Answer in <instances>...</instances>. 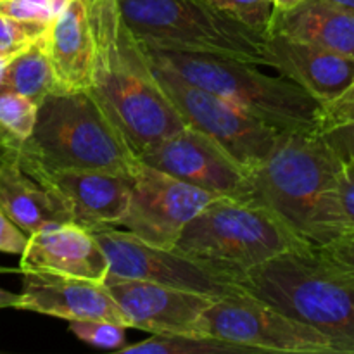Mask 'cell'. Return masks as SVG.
Wrapping results in <instances>:
<instances>
[{"label":"cell","mask_w":354,"mask_h":354,"mask_svg":"<svg viewBox=\"0 0 354 354\" xmlns=\"http://www.w3.org/2000/svg\"><path fill=\"white\" fill-rule=\"evenodd\" d=\"M311 245L256 199L216 196L183 228L176 251L242 273L292 249Z\"/></svg>","instance_id":"obj_7"},{"label":"cell","mask_w":354,"mask_h":354,"mask_svg":"<svg viewBox=\"0 0 354 354\" xmlns=\"http://www.w3.org/2000/svg\"><path fill=\"white\" fill-rule=\"evenodd\" d=\"M95 41L90 92L138 156L187 127L159 86L144 50L121 17L118 0H82Z\"/></svg>","instance_id":"obj_1"},{"label":"cell","mask_w":354,"mask_h":354,"mask_svg":"<svg viewBox=\"0 0 354 354\" xmlns=\"http://www.w3.org/2000/svg\"><path fill=\"white\" fill-rule=\"evenodd\" d=\"M23 292L16 310L62 320H107L130 328L106 283L50 273L23 272Z\"/></svg>","instance_id":"obj_16"},{"label":"cell","mask_w":354,"mask_h":354,"mask_svg":"<svg viewBox=\"0 0 354 354\" xmlns=\"http://www.w3.org/2000/svg\"><path fill=\"white\" fill-rule=\"evenodd\" d=\"M147 62L187 127L213 138L245 171L252 173L261 166L280 131L242 113L214 93L185 82L166 66L149 57Z\"/></svg>","instance_id":"obj_9"},{"label":"cell","mask_w":354,"mask_h":354,"mask_svg":"<svg viewBox=\"0 0 354 354\" xmlns=\"http://www.w3.org/2000/svg\"><path fill=\"white\" fill-rule=\"evenodd\" d=\"M6 152H7V149L3 147L2 144H0V161H2V158H3V154H6Z\"/></svg>","instance_id":"obj_35"},{"label":"cell","mask_w":354,"mask_h":354,"mask_svg":"<svg viewBox=\"0 0 354 354\" xmlns=\"http://www.w3.org/2000/svg\"><path fill=\"white\" fill-rule=\"evenodd\" d=\"M320 249L332 261H335L337 265L344 266L346 270L354 273V232H348V234L341 235L335 241L322 245Z\"/></svg>","instance_id":"obj_31"},{"label":"cell","mask_w":354,"mask_h":354,"mask_svg":"<svg viewBox=\"0 0 354 354\" xmlns=\"http://www.w3.org/2000/svg\"><path fill=\"white\" fill-rule=\"evenodd\" d=\"M341 162L320 131L280 133L251 173L252 199L270 207L297 237L322 248L346 234L337 199Z\"/></svg>","instance_id":"obj_2"},{"label":"cell","mask_w":354,"mask_h":354,"mask_svg":"<svg viewBox=\"0 0 354 354\" xmlns=\"http://www.w3.org/2000/svg\"><path fill=\"white\" fill-rule=\"evenodd\" d=\"M44 47L55 80V92L92 88L95 41L82 0H71L48 24L44 33Z\"/></svg>","instance_id":"obj_18"},{"label":"cell","mask_w":354,"mask_h":354,"mask_svg":"<svg viewBox=\"0 0 354 354\" xmlns=\"http://www.w3.org/2000/svg\"><path fill=\"white\" fill-rule=\"evenodd\" d=\"M17 159L24 171L54 190L64 201L71 211L73 221L90 230L118 227L127 213L133 187V173L106 169H54L45 168L19 154Z\"/></svg>","instance_id":"obj_13"},{"label":"cell","mask_w":354,"mask_h":354,"mask_svg":"<svg viewBox=\"0 0 354 354\" xmlns=\"http://www.w3.org/2000/svg\"><path fill=\"white\" fill-rule=\"evenodd\" d=\"M138 161L213 196L252 199L251 173L213 138L190 127L156 142Z\"/></svg>","instance_id":"obj_12"},{"label":"cell","mask_w":354,"mask_h":354,"mask_svg":"<svg viewBox=\"0 0 354 354\" xmlns=\"http://www.w3.org/2000/svg\"><path fill=\"white\" fill-rule=\"evenodd\" d=\"M241 287L354 354V273L317 245L292 249L241 275Z\"/></svg>","instance_id":"obj_3"},{"label":"cell","mask_w":354,"mask_h":354,"mask_svg":"<svg viewBox=\"0 0 354 354\" xmlns=\"http://www.w3.org/2000/svg\"><path fill=\"white\" fill-rule=\"evenodd\" d=\"M218 12L244 24L249 30L268 35L273 17V6L270 0H204Z\"/></svg>","instance_id":"obj_23"},{"label":"cell","mask_w":354,"mask_h":354,"mask_svg":"<svg viewBox=\"0 0 354 354\" xmlns=\"http://www.w3.org/2000/svg\"><path fill=\"white\" fill-rule=\"evenodd\" d=\"M320 133L324 135L328 145L337 152L339 158L354 161V121L353 123L327 128V130L320 131Z\"/></svg>","instance_id":"obj_29"},{"label":"cell","mask_w":354,"mask_h":354,"mask_svg":"<svg viewBox=\"0 0 354 354\" xmlns=\"http://www.w3.org/2000/svg\"><path fill=\"white\" fill-rule=\"evenodd\" d=\"M216 196L138 162L130 203L118 228L162 249H173L183 228Z\"/></svg>","instance_id":"obj_11"},{"label":"cell","mask_w":354,"mask_h":354,"mask_svg":"<svg viewBox=\"0 0 354 354\" xmlns=\"http://www.w3.org/2000/svg\"><path fill=\"white\" fill-rule=\"evenodd\" d=\"M142 50L185 82L214 93L280 133L320 131L322 104L286 76L268 75L259 69L261 66L235 59Z\"/></svg>","instance_id":"obj_5"},{"label":"cell","mask_w":354,"mask_h":354,"mask_svg":"<svg viewBox=\"0 0 354 354\" xmlns=\"http://www.w3.org/2000/svg\"><path fill=\"white\" fill-rule=\"evenodd\" d=\"M354 121V82L337 99L322 104L320 131Z\"/></svg>","instance_id":"obj_27"},{"label":"cell","mask_w":354,"mask_h":354,"mask_svg":"<svg viewBox=\"0 0 354 354\" xmlns=\"http://www.w3.org/2000/svg\"><path fill=\"white\" fill-rule=\"evenodd\" d=\"M107 290L130 328L151 334H194L201 315L216 297L135 279L107 275Z\"/></svg>","instance_id":"obj_14"},{"label":"cell","mask_w":354,"mask_h":354,"mask_svg":"<svg viewBox=\"0 0 354 354\" xmlns=\"http://www.w3.org/2000/svg\"><path fill=\"white\" fill-rule=\"evenodd\" d=\"M270 33L354 57V14L325 0H306L289 12L273 14Z\"/></svg>","instance_id":"obj_20"},{"label":"cell","mask_w":354,"mask_h":354,"mask_svg":"<svg viewBox=\"0 0 354 354\" xmlns=\"http://www.w3.org/2000/svg\"><path fill=\"white\" fill-rule=\"evenodd\" d=\"M118 6L142 48L272 66L265 35L218 12L204 0H118Z\"/></svg>","instance_id":"obj_6"},{"label":"cell","mask_w":354,"mask_h":354,"mask_svg":"<svg viewBox=\"0 0 354 354\" xmlns=\"http://www.w3.org/2000/svg\"><path fill=\"white\" fill-rule=\"evenodd\" d=\"M272 66L320 104L337 99L354 82V57L325 50L283 35L266 37Z\"/></svg>","instance_id":"obj_17"},{"label":"cell","mask_w":354,"mask_h":354,"mask_svg":"<svg viewBox=\"0 0 354 354\" xmlns=\"http://www.w3.org/2000/svg\"><path fill=\"white\" fill-rule=\"evenodd\" d=\"M69 332L85 344L100 349H118L127 342V328L107 320H73L68 322Z\"/></svg>","instance_id":"obj_24"},{"label":"cell","mask_w":354,"mask_h":354,"mask_svg":"<svg viewBox=\"0 0 354 354\" xmlns=\"http://www.w3.org/2000/svg\"><path fill=\"white\" fill-rule=\"evenodd\" d=\"M123 354H245L249 348L228 344L220 339L199 334H152L138 344L123 346Z\"/></svg>","instance_id":"obj_22"},{"label":"cell","mask_w":354,"mask_h":354,"mask_svg":"<svg viewBox=\"0 0 354 354\" xmlns=\"http://www.w3.org/2000/svg\"><path fill=\"white\" fill-rule=\"evenodd\" d=\"M270 2L273 6V14H282L296 9L297 6H301L306 0H270Z\"/></svg>","instance_id":"obj_33"},{"label":"cell","mask_w":354,"mask_h":354,"mask_svg":"<svg viewBox=\"0 0 354 354\" xmlns=\"http://www.w3.org/2000/svg\"><path fill=\"white\" fill-rule=\"evenodd\" d=\"M30 235L21 230L16 223L9 220L6 214L0 211V252H9V254H19L24 251Z\"/></svg>","instance_id":"obj_30"},{"label":"cell","mask_w":354,"mask_h":354,"mask_svg":"<svg viewBox=\"0 0 354 354\" xmlns=\"http://www.w3.org/2000/svg\"><path fill=\"white\" fill-rule=\"evenodd\" d=\"M23 272L104 282L109 263L90 228L64 221L45 225L28 237L19 261V273Z\"/></svg>","instance_id":"obj_15"},{"label":"cell","mask_w":354,"mask_h":354,"mask_svg":"<svg viewBox=\"0 0 354 354\" xmlns=\"http://www.w3.org/2000/svg\"><path fill=\"white\" fill-rule=\"evenodd\" d=\"M325 2L334 3V6L342 7V9L349 10V12L354 14V0H325Z\"/></svg>","instance_id":"obj_34"},{"label":"cell","mask_w":354,"mask_h":354,"mask_svg":"<svg viewBox=\"0 0 354 354\" xmlns=\"http://www.w3.org/2000/svg\"><path fill=\"white\" fill-rule=\"evenodd\" d=\"M0 14L28 24L48 26L54 19L50 0H0Z\"/></svg>","instance_id":"obj_26"},{"label":"cell","mask_w":354,"mask_h":354,"mask_svg":"<svg viewBox=\"0 0 354 354\" xmlns=\"http://www.w3.org/2000/svg\"><path fill=\"white\" fill-rule=\"evenodd\" d=\"M109 263L107 275L175 287L211 297L244 290L241 277L221 266L190 258L176 249H162L140 241L118 227L92 230Z\"/></svg>","instance_id":"obj_10"},{"label":"cell","mask_w":354,"mask_h":354,"mask_svg":"<svg viewBox=\"0 0 354 354\" xmlns=\"http://www.w3.org/2000/svg\"><path fill=\"white\" fill-rule=\"evenodd\" d=\"M0 90H10L40 104L55 92V80L44 47V35L7 61Z\"/></svg>","instance_id":"obj_21"},{"label":"cell","mask_w":354,"mask_h":354,"mask_svg":"<svg viewBox=\"0 0 354 354\" xmlns=\"http://www.w3.org/2000/svg\"><path fill=\"white\" fill-rule=\"evenodd\" d=\"M194 334L220 339L254 353L342 354L330 337L245 290L216 297L197 320Z\"/></svg>","instance_id":"obj_8"},{"label":"cell","mask_w":354,"mask_h":354,"mask_svg":"<svg viewBox=\"0 0 354 354\" xmlns=\"http://www.w3.org/2000/svg\"><path fill=\"white\" fill-rule=\"evenodd\" d=\"M47 26L28 24L0 14V59H10L30 47L45 33Z\"/></svg>","instance_id":"obj_25"},{"label":"cell","mask_w":354,"mask_h":354,"mask_svg":"<svg viewBox=\"0 0 354 354\" xmlns=\"http://www.w3.org/2000/svg\"><path fill=\"white\" fill-rule=\"evenodd\" d=\"M0 211L28 235L50 223L73 221L64 201L24 171L16 151L0 161Z\"/></svg>","instance_id":"obj_19"},{"label":"cell","mask_w":354,"mask_h":354,"mask_svg":"<svg viewBox=\"0 0 354 354\" xmlns=\"http://www.w3.org/2000/svg\"><path fill=\"white\" fill-rule=\"evenodd\" d=\"M337 178V199L346 234L354 232V161L341 159Z\"/></svg>","instance_id":"obj_28"},{"label":"cell","mask_w":354,"mask_h":354,"mask_svg":"<svg viewBox=\"0 0 354 354\" xmlns=\"http://www.w3.org/2000/svg\"><path fill=\"white\" fill-rule=\"evenodd\" d=\"M16 152L54 169L133 173L140 162L90 90L48 93L38 104L33 131Z\"/></svg>","instance_id":"obj_4"},{"label":"cell","mask_w":354,"mask_h":354,"mask_svg":"<svg viewBox=\"0 0 354 354\" xmlns=\"http://www.w3.org/2000/svg\"><path fill=\"white\" fill-rule=\"evenodd\" d=\"M19 299L21 294L0 289V310H6V308H14V310H16L17 304H19Z\"/></svg>","instance_id":"obj_32"}]
</instances>
